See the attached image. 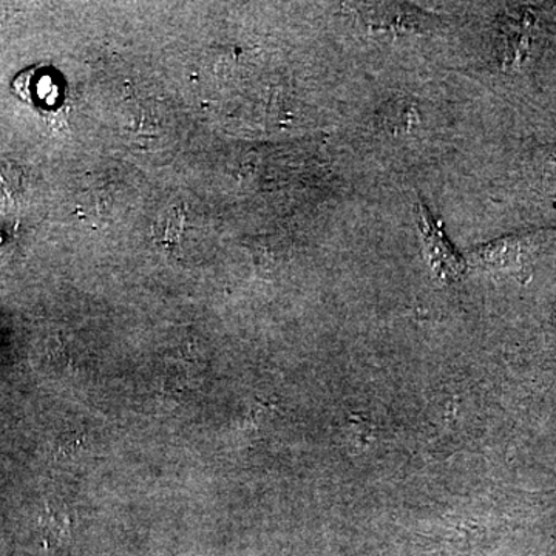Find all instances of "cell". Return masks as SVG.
<instances>
[{"mask_svg": "<svg viewBox=\"0 0 556 556\" xmlns=\"http://www.w3.org/2000/svg\"><path fill=\"white\" fill-rule=\"evenodd\" d=\"M416 222L431 269L441 280H456L466 268L464 260L450 243L441 223L431 215L422 201L416 204Z\"/></svg>", "mask_w": 556, "mask_h": 556, "instance_id": "cell-1", "label": "cell"}, {"mask_svg": "<svg viewBox=\"0 0 556 556\" xmlns=\"http://www.w3.org/2000/svg\"><path fill=\"white\" fill-rule=\"evenodd\" d=\"M186 214L181 207L170 206L164 208L156 218L155 239L161 247L174 249L181 241L182 232H185Z\"/></svg>", "mask_w": 556, "mask_h": 556, "instance_id": "cell-2", "label": "cell"}, {"mask_svg": "<svg viewBox=\"0 0 556 556\" xmlns=\"http://www.w3.org/2000/svg\"><path fill=\"white\" fill-rule=\"evenodd\" d=\"M40 532H42L47 546H61L70 535L67 517L47 506L40 517Z\"/></svg>", "mask_w": 556, "mask_h": 556, "instance_id": "cell-3", "label": "cell"}, {"mask_svg": "<svg viewBox=\"0 0 556 556\" xmlns=\"http://www.w3.org/2000/svg\"><path fill=\"white\" fill-rule=\"evenodd\" d=\"M544 175L556 185V148L544 156Z\"/></svg>", "mask_w": 556, "mask_h": 556, "instance_id": "cell-4", "label": "cell"}]
</instances>
